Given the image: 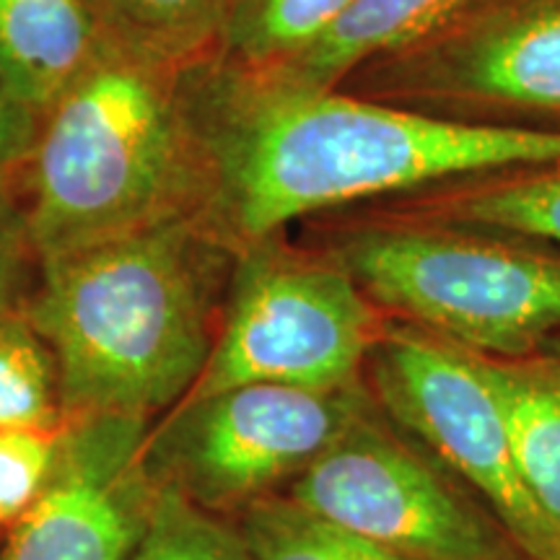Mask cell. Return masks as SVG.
<instances>
[{
  "label": "cell",
  "instance_id": "1",
  "mask_svg": "<svg viewBox=\"0 0 560 560\" xmlns=\"http://www.w3.org/2000/svg\"><path fill=\"white\" fill-rule=\"evenodd\" d=\"M187 89L208 166L206 221L234 247L301 219L560 159V132L441 120L219 58L187 68Z\"/></svg>",
  "mask_w": 560,
  "mask_h": 560
},
{
  "label": "cell",
  "instance_id": "2",
  "mask_svg": "<svg viewBox=\"0 0 560 560\" xmlns=\"http://www.w3.org/2000/svg\"><path fill=\"white\" fill-rule=\"evenodd\" d=\"M234 257L187 215L39 260L24 314L58 363L66 420L177 408L213 353Z\"/></svg>",
  "mask_w": 560,
  "mask_h": 560
},
{
  "label": "cell",
  "instance_id": "3",
  "mask_svg": "<svg viewBox=\"0 0 560 560\" xmlns=\"http://www.w3.org/2000/svg\"><path fill=\"white\" fill-rule=\"evenodd\" d=\"M9 195L39 260L206 215L187 68L112 47L42 117Z\"/></svg>",
  "mask_w": 560,
  "mask_h": 560
},
{
  "label": "cell",
  "instance_id": "4",
  "mask_svg": "<svg viewBox=\"0 0 560 560\" xmlns=\"http://www.w3.org/2000/svg\"><path fill=\"white\" fill-rule=\"evenodd\" d=\"M319 219L314 247L387 317L493 359L560 342V252L384 206Z\"/></svg>",
  "mask_w": 560,
  "mask_h": 560
},
{
  "label": "cell",
  "instance_id": "5",
  "mask_svg": "<svg viewBox=\"0 0 560 560\" xmlns=\"http://www.w3.org/2000/svg\"><path fill=\"white\" fill-rule=\"evenodd\" d=\"M384 319L355 280L312 244L296 247L285 231L242 244L213 353L185 400L244 384L359 387Z\"/></svg>",
  "mask_w": 560,
  "mask_h": 560
},
{
  "label": "cell",
  "instance_id": "6",
  "mask_svg": "<svg viewBox=\"0 0 560 560\" xmlns=\"http://www.w3.org/2000/svg\"><path fill=\"white\" fill-rule=\"evenodd\" d=\"M338 89L452 122L560 132V0H472Z\"/></svg>",
  "mask_w": 560,
  "mask_h": 560
},
{
  "label": "cell",
  "instance_id": "7",
  "mask_svg": "<svg viewBox=\"0 0 560 560\" xmlns=\"http://www.w3.org/2000/svg\"><path fill=\"white\" fill-rule=\"evenodd\" d=\"M371 405L366 382L335 392L231 387L166 412L145 439L143 465L156 488L236 516L289 488Z\"/></svg>",
  "mask_w": 560,
  "mask_h": 560
},
{
  "label": "cell",
  "instance_id": "8",
  "mask_svg": "<svg viewBox=\"0 0 560 560\" xmlns=\"http://www.w3.org/2000/svg\"><path fill=\"white\" fill-rule=\"evenodd\" d=\"M363 382L376 408L423 446L529 560H560V527L532 499L475 353L387 317Z\"/></svg>",
  "mask_w": 560,
  "mask_h": 560
},
{
  "label": "cell",
  "instance_id": "9",
  "mask_svg": "<svg viewBox=\"0 0 560 560\" xmlns=\"http://www.w3.org/2000/svg\"><path fill=\"white\" fill-rule=\"evenodd\" d=\"M412 560H514L501 524L376 402L285 493Z\"/></svg>",
  "mask_w": 560,
  "mask_h": 560
},
{
  "label": "cell",
  "instance_id": "10",
  "mask_svg": "<svg viewBox=\"0 0 560 560\" xmlns=\"http://www.w3.org/2000/svg\"><path fill=\"white\" fill-rule=\"evenodd\" d=\"M151 420L70 418L45 490L0 540V560H128L159 488L143 465Z\"/></svg>",
  "mask_w": 560,
  "mask_h": 560
},
{
  "label": "cell",
  "instance_id": "11",
  "mask_svg": "<svg viewBox=\"0 0 560 560\" xmlns=\"http://www.w3.org/2000/svg\"><path fill=\"white\" fill-rule=\"evenodd\" d=\"M112 47L89 0H0V81L37 122Z\"/></svg>",
  "mask_w": 560,
  "mask_h": 560
},
{
  "label": "cell",
  "instance_id": "12",
  "mask_svg": "<svg viewBox=\"0 0 560 560\" xmlns=\"http://www.w3.org/2000/svg\"><path fill=\"white\" fill-rule=\"evenodd\" d=\"M376 206L560 252V159L475 174Z\"/></svg>",
  "mask_w": 560,
  "mask_h": 560
},
{
  "label": "cell",
  "instance_id": "13",
  "mask_svg": "<svg viewBox=\"0 0 560 560\" xmlns=\"http://www.w3.org/2000/svg\"><path fill=\"white\" fill-rule=\"evenodd\" d=\"M467 3L472 0H355L304 52L257 73L301 89H338L366 62L429 37Z\"/></svg>",
  "mask_w": 560,
  "mask_h": 560
},
{
  "label": "cell",
  "instance_id": "14",
  "mask_svg": "<svg viewBox=\"0 0 560 560\" xmlns=\"http://www.w3.org/2000/svg\"><path fill=\"white\" fill-rule=\"evenodd\" d=\"M532 499L560 527V353L493 359L475 353Z\"/></svg>",
  "mask_w": 560,
  "mask_h": 560
},
{
  "label": "cell",
  "instance_id": "15",
  "mask_svg": "<svg viewBox=\"0 0 560 560\" xmlns=\"http://www.w3.org/2000/svg\"><path fill=\"white\" fill-rule=\"evenodd\" d=\"M109 42L177 68L219 55L231 0H89Z\"/></svg>",
  "mask_w": 560,
  "mask_h": 560
},
{
  "label": "cell",
  "instance_id": "16",
  "mask_svg": "<svg viewBox=\"0 0 560 560\" xmlns=\"http://www.w3.org/2000/svg\"><path fill=\"white\" fill-rule=\"evenodd\" d=\"M355 0H231L219 55L231 66L265 70L296 58Z\"/></svg>",
  "mask_w": 560,
  "mask_h": 560
},
{
  "label": "cell",
  "instance_id": "17",
  "mask_svg": "<svg viewBox=\"0 0 560 560\" xmlns=\"http://www.w3.org/2000/svg\"><path fill=\"white\" fill-rule=\"evenodd\" d=\"M252 560H412L276 493L236 514Z\"/></svg>",
  "mask_w": 560,
  "mask_h": 560
},
{
  "label": "cell",
  "instance_id": "18",
  "mask_svg": "<svg viewBox=\"0 0 560 560\" xmlns=\"http://www.w3.org/2000/svg\"><path fill=\"white\" fill-rule=\"evenodd\" d=\"M58 363L24 310L0 314V431L60 429Z\"/></svg>",
  "mask_w": 560,
  "mask_h": 560
},
{
  "label": "cell",
  "instance_id": "19",
  "mask_svg": "<svg viewBox=\"0 0 560 560\" xmlns=\"http://www.w3.org/2000/svg\"><path fill=\"white\" fill-rule=\"evenodd\" d=\"M128 560H252L236 524L159 488L149 529Z\"/></svg>",
  "mask_w": 560,
  "mask_h": 560
},
{
  "label": "cell",
  "instance_id": "20",
  "mask_svg": "<svg viewBox=\"0 0 560 560\" xmlns=\"http://www.w3.org/2000/svg\"><path fill=\"white\" fill-rule=\"evenodd\" d=\"M60 429L0 431V532H9L37 503L58 459Z\"/></svg>",
  "mask_w": 560,
  "mask_h": 560
},
{
  "label": "cell",
  "instance_id": "21",
  "mask_svg": "<svg viewBox=\"0 0 560 560\" xmlns=\"http://www.w3.org/2000/svg\"><path fill=\"white\" fill-rule=\"evenodd\" d=\"M39 257L11 195L0 190V314L24 310L37 283Z\"/></svg>",
  "mask_w": 560,
  "mask_h": 560
},
{
  "label": "cell",
  "instance_id": "22",
  "mask_svg": "<svg viewBox=\"0 0 560 560\" xmlns=\"http://www.w3.org/2000/svg\"><path fill=\"white\" fill-rule=\"evenodd\" d=\"M37 125V117L21 107L0 81V190L3 192H9L19 166L30 156Z\"/></svg>",
  "mask_w": 560,
  "mask_h": 560
},
{
  "label": "cell",
  "instance_id": "23",
  "mask_svg": "<svg viewBox=\"0 0 560 560\" xmlns=\"http://www.w3.org/2000/svg\"><path fill=\"white\" fill-rule=\"evenodd\" d=\"M514 560H529V558H524V556H520V558H514Z\"/></svg>",
  "mask_w": 560,
  "mask_h": 560
},
{
  "label": "cell",
  "instance_id": "24",
  "mask_svg": "<svg viewBox=\"0 0 560 560\" xmlns=\"http://www.w3.org/2000/svg\"><path fill=\"white\" fill-rule=\"evenodd\" d=\"M552 350H558V353H560V342H558V346H556V348H552Z\"/></svg>",
  "mask_w": 560,
  "mask_h": 560
},
{
  "label": "cell",
  "instance_id": "25",
  "mask_svg": "<svg viewBox=\"0 0 560 560\" xmlns=\"http://www.w3.org/2000/svg\"><path fill=\"white\" fill-rule=\"evenodd\" d=\"M0 540H3V532H0Z\"/></svg>",
  "mask_w": 560,
  "mask_h": 560
}]
</instances>
